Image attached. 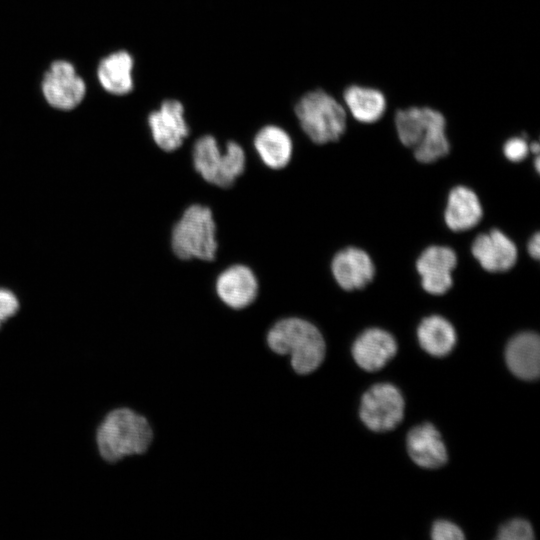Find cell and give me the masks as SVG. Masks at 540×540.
I'll return each instance as SVG.
<instances>
[{"mask_svg": "<svg viewBox=\"0 0 540 540\" xmlns=\"http://www.w3.org/2000/svg\"><path fill=\"white\" fill-rule=\"evenodd\" d=\"M478 196L464 186L453 188L448 196L445 222L453 231H465L476 226L482 218Z\"/></svg>", "mask_w": 540, "mask_h": 540, "instance_id": "obj_18", "label": "cell"}, {"mask_svg": "<svg viewBox=\"0 0 540 540\" xmlns=\"http://www.w3.org/2000/svg\"><path fill=\"white\" fill-rule=\"evenodd\" d=\"M267 345L278 355H289L293 370L300 375L315 371L325 356V341L320 330L300 317H285L268 330Z\"/></svg>", "mask_w": 540, "mask_h": 540, "instance_id": "obj_1", "label": "cell"}, {"mask_svg": "<svg viewBox=\"0 0 540 540\" xmlns=\"http://www.w3.org/2000/svg\"><path fill=\"white\" fill-rule=\"evenodd\" d=\"M331 272L341 288L351 291L361 289L370 283L375 274V267L365 251L347 247L334 255Z\"/></svg>", "mask_w": 540, "mask_h": 540, "instance_id": "obj_12", "label": "cell"}, {"mask_svg": "<svg viewBox=\"0 0 540 540\" xmlns=\"http://www.w3.org/2000/svg\"><path fill=\"white\" fill-rule=\"evenodd\" d=\"M253 146L262 163L271 170H282L292 160L294 149L292 138L280 126H263L255 134Z\"/></svg>", "mask_w": 540, "mask_h": 540, "instance_id": "obj_16", "label": "cell"}, {"mask_svg": "<svg viewBox=\"0 0 540 540\" xmlns=\"http://www.w3.org/2000/svg\"><path fill=\"white\" fill-rule=\"evenodd\" d=\"M17 296L9 289L0 288V327L19 310Z\"/></svg>", "mask_w": 540, "mask_h": 540, "instance_id": "obj_24", "label": "cell"}, {"mask_svg": "<svg viewBox=\"0 0 540 540\" xmlns=\"http://www.w3.org/2000/svg\"><path fill=\"white\" fill-rule=\"evenodd\" d=\"M417 337L420 346L436 357L449 354L457 340L453 325L439 315L424 318L417 328Z\"/></svg>", "mask_w": 540, "mask_h": 540, "instance_id": "obj_20", "label": "cell"}, {"mask_svg": "<svg viewBox=\"0 0 540 540\" xmlns=\"http://www.w3.org/2000/svg\"><path fill=\"white\" fill-rule=\"evenodd\" d=\"M528 253L534 259H538L540 255V235L535 233L528 242Z\"/></svg>", "mask_w": 540, "mask_h": 540, "instance_id": "obj_26", "label": "cell"}, {"mask_svg": "<svg viewBox=\"0 0 540 540\" xmlns=\"http://www.w3.org/2000/svg\"><path fill=\"white\" fill-rule=\"evenodd\" d=\"M431 537L434 540H462L464 534L454 523L447 520H438L432 526Z\"/></svg>", "mask_w": 540, "mask_h": 540, "instance_id": "obj_23", "label": "cell"}, {"mask_svg": "<svg viewBox=\"0 0 540 540\" xmlns=\"http://www.w3.org/2000/svg\"><path fill=\"white\" fill-rule=\"evenodd\" d=\"M132 56L127 51H117L103 58L97 68L98 80L107 92L125 95L133 89Z\"/></svg>", "mask_w": 540, "mask_h": 540, "instance_id": "obj_19", "label": "cell"}, {"mask_svg": "<svg viewBox=\"0 0 540 540\" xmlns=\"http://www.w3.org/2000/svg\"><path fill=\"white\" fill-rule=\"evenodd\" d=\"M455 252L446 246H430L416 262L424 290L430 294L446 293L453 284L452 271L456 267Z\"/></svg>", "mask_w": 540, "mask_h": 540, "instance_id": "obj_11", "label": "cell"}, {"mask_svg": "<svg viewBox=\"0 0 540 540\" xmlns=\"http://www.w3.org/2000/svg\"><path fill=\"white\" fill-rule=\"evenodd\" d=\"M533 538L531 524L520 518L512 519L502 525L497 534L499 540H531Z\"/></svg>", "mask_w": 540, "mask_h": 540, "instance_id": "obj_22", "label": "cell"}, {"mask_svg": "<svg viewBox=\"0 0 540 540\" xmlns=\"http://www.w3.org/2000/svg\"><path fill=\"white\" fill-rule=\"evenodd\" d=\"M215 293L228 308L242 310L257 299L260 284L255 272L245 264H233L215 279Z\"/></svg>", "mask_w": 540, "mask_h": 540, "instance_id": "obj_9", "label": "cell"}, {"mask_svg": "<svg viewBox=\"0 0 540 540\" xmlns=\"http://www.w3.org/2000/svg\"><path fill=\"white\" fill-rule=\"evenodd\" d=\"M505 359L510 371L518 378L533 380L540 372V340L533 332L515 335L507 344Z\"/></svg>", "mask_w": 540, "mask_h": 540, "instance_id": "obj_17", "label": "cell"}, {"mask_svg": "<svg viewBox=\"0 0 540 540\" xmlns=\"http://www.w3.org/2000/svg\"><path fill=\"white\" fill-rule=\"evenodd\" d=\"M343 99L350 114L361 123L378 121L386 110V98L377 89L358 85L349 86Z\"/></svg>", "mask_w": 540, "mask_h": 540, "instance_id": "obj_21", "label": "cell"}, {"mask_svg": "<svg viewBox=\"0 0 540 540\" xmlns=\"http://www.w3.org/2000/svg\"><path fill=\"white\" fill-rule=\"evenodd\" d=\"M42 93L47 103L58 110L76 108L86 93L84 80L74 66L65 60L54 61L43 77Z\"/></svg>", "mask_w": 540, "mask_h": 540, "instance_id": "obj_8", "label": "cell"}, {"mask_svg": "<svg viewBox=\"0 0 540 540\" xmlns=\"http://www.w3.org/2000/svg\"><path fill=\"white\" fill-rule=\"evenodd\" d=\"M539 164H540V162H539V157L537 156L536 159H535V167H536V170H537L538 172H539V170H540V169H539Z\"/></svg>", "mask_w": 540, "mask_h": 540, "instance_id": "obj_27", "label": "cell"}, {"mask_svg": "<svg viewBox=\"0 0 540 540\" xmlns=\"http://www.w3.org/2000/svg\"><path fill=\"white\" fill-rule=\"evenodd\" d=\"M152 441L153 430L148 420L132 409L124 407L110 411L96 433L98 451L108 462L143 454Z\"/></svg>", "mask_w": 540, "mask_h": 540, "instance_id": "obj_2", "label": "cell"}, {"mask_svg": "<svg viewBox=\"0 0 540 540\" xmlns=\"http://www.w3.org/2000/svg\"><path fill=\"white\" fill-rule=\"evenodd\" d=\"M395 126L399 140L413 149L421 163H432L450 150L446 120L442 113L429 107H411L397 111Z\"/></svg>", "mask_w": 540, "mask_h": 540, "instance_id": "obj_3", "label": "cell"}, {"mask_svg": "<svg viewBox=\"0 0 540 540\" xmlns=\"http://www.w3.org/2000/svg\"><path fill=\"white\" fill-rule=\"evenodd\" d=\"M530 151L529 145L524 138L514 137L507 140L503 146L505 157L512 162H520L527 157Z\"/></svg>", "mask_w": 540, "mask_h": 540, "instance_id": "obj_25", "label": "cell"}, {"mask_svg": "<svg viewBox=\"0 0 540 540\" xmlns=\"http://www.w3.org/2000/svg\"><path fill=\"white\" fill-rule=\"evenodd\" d=\"M351 352L359 367L374 372L394 357L397 352V343L389 332L380 328H370L356 338Z\"/></svg>", "mask_w": 540, "mask_h": 540, "instance_id": "obj_13", "label": "cell"}, {"mask_svg": "<svg viewBox=\"0 0 540 540\" xmlns=\"http://www.w3.org/2000/svg\"><path fill=\"white\" fill-rule=\"evenodd\" d=\"M359 415L370 430L389 431L403 418V396L399 389L390 383L375 384L362 396Z\"/></svg>", "mask_w": 540, "mask_h": 540, "instance_id": "obj_7", "label": "cell"}, {"mask_svg": "<svg viewBox=\"0 0 540 540\" xmlns=\"http://www.w3.org/2000/svg\"><path fill=\"white\" fill-rule=\"evenodd\" d=\"M411 459L420 467L436 469L447 462V450L438 430L430 423L412 428L406 439Z\"/></svg>", "mask_w": 540, "mask_h": 540, "instance_id": "obj_15", "label": "cell"}, {"mask_svg": "<svg viewBox=\"0 0 540 540\" xmlns=\"http://www.w3.org/2000/svg\"><path fill=\"white\" fill-rule=\"evenodd\" d=\"M471 251L482 268L489 272L507 271L517 260L515 244L497 229L478 235L472 243Z\"/></svg>", "mask_w": 540, "mask_h": 540, "instance_id": "obj_14", "label": "cell"}, {"mask_svg": "<svg viewBox=\"0 0 540 540\" xmlns=\"http://www.w3.org/2000/svg\"><path fill=\"white\" fill-rule=\"evenodd\" d=\"M295 114L303 132L315 144L337 141L346 130L344 107L321 89L303 95L295 105Z\"/></svg>", "mask_w": 540, "mask_h": 540, "instance_id": "obj_6", "label": "cell"}, {"mask_svg": "<svg viewBox=\"0 0 540 540\" xmlns=\"http://www.w3.org/2000/svg\"><path fill=\"white\" fill-rule=\"evenodd\" d=\"M148 125L154 143L164 152L179 149L189 135L182 103L175 99L163 101L148 116Z\"/></svg>", "mask_w": 540, "mask_h": 540, "instance_id": "obj_10", "label": "cell"}, {"mask_svg": "<svg viewBox=\"0 0 540 540\" xmlns=\"http://www.w3.org/2000/svg\"><path fill=\"white\" fill-rule=\"evenodd\" d=\"M191 158L196 173L205 182L218 188L233 186L246 169L243 147L235 141H229L222 148L212 135H203L195 141Z\"/></svg>", "mask_w": 540, "mask_h": 540, "instance_id": "obj_5", "label": "cell"}, {"mask_svg": "<svg viewBox=\"0 0 540 540\" xmlns=\"http://www.w3.org/2000/svg\"><path fill=\"white\" fill-rule=\"evenodd\" d=\"M170 245L180 260L213 261L219 243L212 210L198 203L186 207L172 227Z\"/></svg>", "mask_w": 540, "mask_h": 540, "instance_id": "obj_4", "label": "cell"}]
</instances>
